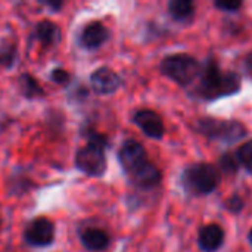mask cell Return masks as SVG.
Segmentation results:
<instances>
[{
    "mask_svg": "<svg viewBox=\"0 0 252 252\" xmlns=\"http://www.w3.org/2000/svg\"><path fill=\"white\" fill-rule=\"evenodd\" d=\"M108 30L106 27L99 22V21H93V22H89L83 31H81V35H80V43L83 47L89 49V50H93V49H99L106 40H108Z\"/></svg>",
    "mask_w": 252,
    "mask_h": 252,
    "instance_id": "cell-12",
    "label": "cell"
},
{
    "mask_svg": "<svg viewBox=\"0 0 252 252\" xmlns=\"http://www.w3.org/2000/svg\"><path fill=\"white\" fill-rule=\"evenodd\" d=\"M90 83H92V89L94 90V93L102 94V96L115 93L121 86V80H120L118 74L106 66L97 68L92 74Z\"/></svg>",
    "mask_w": 252,
    "mask_h": 252,
    "instance_id": "cell-10",
    "label": "cell"
},
{
    "mask_svg": "<svg viewBox=\"0 0 252 252\" xmlns=\"http://www.w3.org/2000/svg\"><path fill=\"white\" fill-rule=\"evenodd\" d=\"M236 158L239 161V165L244 167L250 174H252V140L245 142L244 145L238 148Z\"/></svg>",
    "mask_w": 252,
    "mask_h": 252,
    "instance_id": "cell-18",
    "label": "cell"
},
{
    "mask_svg": "<svg viewBox=\"0 0 252 252\" xmlns=\"http://www.w3.org/2000/svg\"><path fill=\"white\" fill-rule=\"evenodd\" d=\"M224 207H226V210H227L229 213H232V214H238V213H241V211L244 210L245 202H244V199H242L239 195H232L230 198H227V199H226Z\"/></svg>",
    "mask_w": 252,
    "mask_h": 252,
    "instance_id": "cell-19",
    "label": "cell"
},
{
    "mask_svg": "<svg viewBox=\"0 0 252 252\" xmlns=\"http://www.w3.org/2000/svg\"><path fill=\"white\" fill-rule=\"evenodd\" d=\"M19 89L22 96L27 99L41 97L44 94V90L41 89L40 83L31 74H22L19 77Z\"/></svg>",
    "mask_w": 252,
    "mask_h": 252,
    "instance_id": "cell-16",
    "label": "cell"
},
{
    "mask_svg": "<svg viewBox=\"0 0 252 252\" xmlns=\"http://www.w3.org/2000/svg\"><path fill=\"white\" fill-rule=\"evenodd\" d=\"M239 167L241 165L236 158V154L224 152L219 159V171H223L224 174H236Z\"/></svg>",
    "mask_w": 252,
    "mask_h": 252,
    "instance_id": "cell-17",
    "label": "cell"
},
{
    "mask_svg": "<svg viewBox=\"0 0 252 252\" xmlns=\"http://www.w3.org/2000/svg\"><path fill=\"white\" fill-rule=\"evenodd\" d=\"M133 123L151 139L161 140L165 134V126L162 118L152 109H139L133 115Z\"/></svg>",
    "mask_w": 252,
    "mask_h": 252,
    "instance_id": "cell-8",
    "label": "cell"
},
{
    "mask_svg": "<svg viewBox=\"0 0 252 252\" xmlns=\"http://www.w3.org/2000/svg\"><path fill=\"white\" fill-rule=\"evenodd\" d=\"M242 1L241 0H216L214 6L223 12H236L242 7Z\"/></svg>",
    "mask_w": 252,
    "mask_h": 252,
    "instance_id": "cell-21",
    "label": "cell"
},
{
    "mask_svg": "<svg viewBox=\"0 0 252 252\" xmlns=\"http://www.w3.org/2000/svg\"><path fill=\"white\" fill-rule=\"evenodd\" d=\"M50 78L53 83L59 84V86H66L71 80V75L68 71H65L63 68H55L50 74Z\"/></svg>",
    "mask_w": 252,
    "mask_h": 252,
    "instance_id": "cell-22",
    "label": "cell"
},
{
    "mask_svg": "<svg viewBox=\"0 0 252 252\" xmlns=\"http://www.w3.org/2000/svg\"><path fill=\"white\" fill-rule=\"evenodd\" d=\"M131 183L142 189V190H151L161 185L162 182V173L161 170L151 161H148L145 165H142L139 170H136L133 174L128 176Z\"/></svg>",
    "mask_w": 252,
    "mask_h": 252,
    "instance_id": "cell-11",
    "label": "cell"
},
{
    "mask_svg": "<svg viewBox=\"0 0 252 252\" xmlns=\"http://www.w3.org/2000/svg\"><path fill=\"white\" fill-rule=\"evenodd\" d=\"M201 69L202 63L195 56L188 53L167 55L159 63L161 74L182 87L190 86L199 77Z\"/></svg>",
    "mask_w": 252,
    "mask_h": 252,
    "instance_id": "cell-4",
    "label": "cell"
},
{
    "mask_svg": "<svg viewBox=\"0 0 252 252\" xmlns=\"http://www.w3.org/2000/svg\"><path fill=\"white\" fill-rule=\"evenodd\" d=\"M43 4H46V6L52 7V9H53L55 12H58V10H59V9H61V7L63 6V3H62V1H50V0H49V1H44Z\"/></svg>",
    "mask_w": 252,
    "mask_h": 252,
    "instance_id": "cell-24",
    "label": "cell"
},
{
    "mask_svg": "<svg viewBox=\"0 0 252 252\" xmlns=\"http://www.w3.org/2000/svg\"><path fill=\"white\" fill-rule=\"evenodd\" d=\"M24 239L31 247H47L55 239V226L46 217H37L24 230Z\"/></svg>",
    "mask_w": 252,
    "mask_h": 252,
    "instance_id": "cell-7",
    "label": "cell"
},
{
    "mask_svg": "<svg viewBox=\"0 0 252 252\" xmlns=\"http://www.w3.org/2000/svg\"><path fill=\"white\" fill-rule=\"evenodd\" d=\"M75 165L78 170H81L84 174L92 177H100L106 171V157L105 149L87 143L86 146L80 148L75 155Z\"/></svg>",
    "mask_w": 252,
    "mask_h": 252,
    "instance_id": "cell-5",
    "label": "cell"
},
{
    "mask_svg": "<svg viewBox=\"0 0 252 252\" xmlns=\"http://www.w3.org/2000/svg\"><path fill=\"white\" fill-rule=\"evenodd\" d=\"M226 239L224 229L217 223L205 224L198 233V247L202 252H217L223 247Z\"/></svg>",
    "mask_w": 252,
    "mask_h": 252,
    "instance_id": "cell-9",
    "label": "cell"
},
{
    "mask_svg": "<svg viewBox=\"0 0 252 252\" xmlns=\"http://www.w3.org/2000/svg\"><path fill=\"white\" fill-rule=\"evenodd\" d=\"M244 68H245L247 74L252 78V52H250L248 55H245V58H244Z\"/></svg>",
    "mask_w": 252,
    "mask_h": 252,
    "instance_id": "cell-23",
    "label": "cell"
},
{
    "mask_svg": "<svg viewBox=\"0 0 252 252\" xmlns=\"http://www.w3.org/2000/svg\"><path fill=\"white\" fill-rule=\"evenodd\" d=\"M199 83L195 87V94L204 100H216L236 94L241 87V75L233 71H223L214 59L202 63Z\"/></svg>",
    "mask_w": 252,
    "mask_h": 252,
    "instance_id": "cell-1",
    "label": "cell"
},
{
    "mask_svg": "<svg viewBox=\"0 0 252 252\" xmlns=\"http://www.w3.org/2000/svg\"><path fill=\"white\" fill-rule=\"evenodd\" d=\"M193 130L210 142L236 143L247 137V127L238 120H223L214 117H204L195 121Z\"/></svg>",
    "mask_w": 252,
    "mask_h": 252,
    "instance_id": "cell-2",
    "label": "cell"
},
{
    "mask_svg": "<svg viewBox=\"0 0 252 252\" xmlns=\"http://www.w3.org/2000/svg\"><path fill=\"white\" fill-rule=\"evenodd\" d=\"M248 239H250V244L252 245V229L250 230V233H248Z\"/></svg>",
    "mask_w": 252,
    "mask_h": 252,
    "instance_id": "cell-25",
    "label": "cell"
},
{
    "mask_svg": "<svg viewBox=\"0 0 252 252\" xmlns=\"http://www.w3.org/2000/svg\"><path fill=\"white\" fill-rule=\"evenodd\" d=\"M81 244L87 251L100 252L108 248L109 245V236L105 230L97 227L86 229L81 233Z\"/></svg>",
    "mask_w": 252,
    "mask_h": 252,
    "instance_id": "cell-13",
    "label": "cell"
},
{
    "mask_svg": "<svg viewBox=\"0 0 252 252\" xmlns=\"http://www.w3.org/2000/svg\"><path fill=\"white\" fill-rule=\"evenodd\" d=\"M118 161L127 176L133 174L142 165H145L149 158L146 149L142 143L136 140H126L118 151Z\"/></svg>",
    "mask_w": 252,
    "mask_h": 252,
    "instance_id": "cell-6",
    "label": "cell"
},
{
    "mask_svg": "<svg viewBox=\"0 0 252 252\" xmlns=\"http://www.w3.org/2000/svg\"><path fill=\"white\" fill-rule=\"evenodd\" d=\"M182 185L190 196H205L213 193L220 185V171L208 162L188 165L182 173Z\"/></svg>",
    "mask_w": 252,
    "mask_h": 252,
    "instance_id": "cell-3",
    "label": "cell"
},
{
    "mask_svg": "<svg viewBox=\"0 0 252 252\" xmlns=\"http://www.w3.org/2000/svg\"><path fill=\"white\" fill-rule=\"evenodd\" d=\"M15 53H16V49L13 46H6V47H1L0 49V65L9 68L13 65V61H15Z\"/></svg>",
    "mask_w": 252,
    "mask_h": 252,
    "instance_id": "cell-20",
    "label": "cell"
},
{
    "mask_svg": "<svg viewBox=\"0 0 252 252\" xmlns=\"http://www.w3.org/2000/svg\"><path fill=\"white\" fill-rule=\"evenodd\" d=\"M34 37L37 41H40L44 47H52L61 40V30L59 27L52 21H40L35 25Z\"/></svg>",
    "mask_w": 252,
    "mask_h": 252,
    "instance_id": "cell-14",
    "label": "cell"
},
{
    "mask_svg": "<svg viewBox=\"0 0 252 252\" xmlns=\"http://www.w3.org/2000/svg\"><path fill=\"white\" fill-rule=\"evenodd\" d=\"M196 6L192 0H171L168 3V13L174 21L186 22L195 16Z\"/></svg>",
    "mask_w": 252,
    "mask_h": 252,
    "instance_id": "cell-15",
    "label": "cell"
}]
</instances>
